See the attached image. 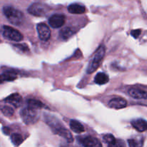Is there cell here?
Masks as SVG:
<instances>
[{
	"label": "cell",
	"instance_id": "cell-1",
	"mask_svg": "<svg viewBox=\"0 0 147 147\" xmlns=\"http://www.w3.org/2000/svg\"><path fill=\"white\" fill-rule=\"evenodd\" d=\"M45 120L46 123L51 128L53 133L65 139L69 143L73 142V137L71 133L67 129H65L64 126H63L55 118L49 116L48 114H45Z\"/></svg>",
	"mask_w": 147,
	"mask_h": 147
},
{
	"label": "cell",
	"instance_id": "cell-2",
	"mask_svg": "<svg viewBox=\"0 0 147 147\" xmlns=\"http://www.w3.org/2000/svg\"><path fill=\"white\" fill-rule=\"evenodd\" d=\"M3 13L7 20L14 25H20L22 23L24 15L20 10L11 6H5L3 8Z\"/></svg>",
	"mask_w": 147,
	"mask_h": 147
},
{
	"label": "cell",
	"instance_id": "cell-3",
	"mask_svg": "<svg viewBox=\"0 0 147 147\" xmlns=\"http://www.w3.org/2000/svg\"><path fill=\"white\" fill-rule=\"evenodd\" d=\"M105 53H106L105 47L103 45H101L98 49V50L93 55V59H91V60L89 63L87 67V73L90 74V73L96 71V69L100 66V63L103 60V57L105 55Z\"/></svg>",
	"mask_w": 147,
	"mask_h": 147
},
{
	"label": "cell",
	"instance_id": "cell-4",
	"mask_svg": "<svg viewBox=\"0 0 147 147\" xmlns=\"http://www.w3.org/2000/svg\"><path fill=\"white\" fill-rule=\"evenodd\" d=\"M20 116L24 123L27 125L34 124L39 119V115L37 111L30 107L24 108L21 110Z\"/></svg>",
	"mask_w": 147,
	"mask_h": 147
},
{
	"label": "cell",
	"instance_id": "cell-5",
	"mask_svg": "<svg viewBox=\"0 0 147 147\" xmlns=\"http://www.w3.org/2000/svg\"><path fill=\"white\" fill-rule=\"evenodd\" d=\"M49 10V7L46 4L40 2L32 4L27 9V11L30 14L36 17H42L45 15Z\"/></svg>",
	"mask_w": 147,
	"mask_h": 147
},
{
	"label": "cell",
	"instance_id": "cell-6",
	"mask_svg": "<svg viewBox=\"0 0 147 147\" xmlns=\"http://www.w3.org/2000/svg\"><path fill=\"white\" fill-rule=\"evenodd\" d=\"M3 36L4 38L14 42H20L23 39V36L18 30L9 26H3Z\"/></svg>",
	"mask_w": 147,
	"mask_h": 147
},
{
	"label": "cell",
	"instance_id": "cell-7",
	"mask_svg": "<svg viewBox=\"0 0 147 147\" xmlns=\"http://www.w3.org/2000/svg\"><path fill=\"white\" fill-rule=\"evenodd\" d=\"M79 144L82 147H102L101 143L98 139L92 136L78 137Z\"/></svg>",
	"mask_w": 147,
	"mask_h": 147
},
{
	"label": "cell",
	"instance_id": "cell-8",
	"mask_svg": "<svg viewBox=\"0 0 147 147\" xmlns=\"http://www.w3.org/2000/svg\"><path fill=\"white\" fill-rule=\"evenodd\" d=\"M65 22V16L61 14H55L49 18V24L53 28H60Z\"/></svg>",
	"mask_w": 147,
	"mask_h": 147
},
{
	"label": "cell",
	"instance_id": "cell-9",
	"mask_svg": "<svg viewBox=\"0 0 147 147\" xmlns=\"http://www.w3.org/2000/svg\"><path fill=\"white\" fill-rule=\"evenodd\" d=\"M37 30L38 32L39 37L42 41H47L50 39L51 32L48 26L44 23H40L37 25Z\"/></svg>",
	"mask_w": 147,
	"mask_h": 147
},
{
	"label": "cell",
	"instance_id": "cell-10",
	"mask_svg": "<svg viewBox=\"0 0 147 147\" xmlns=\"http://www.w3.org/2000/svg\"><path fill=\"white\" fill-rule=\"evenodd\" d=\"M4 101L13 106L14 108H19L22 103V98L19 93H14L6 98L4 99Z\"/></svg>",
	"mask_w": 147,
	"mask_h": 147
},
{
	"label": "cell",
	"instance_id": "cell-11",
	"mask_svg": "<svg viewBox=\"0 0 147 147\" xmlns=\"http://www.w3.org/2000/svg\"><path fill=\"white\" fill-rule=\"evenodd\" d=\"M127 106V101L123 98H113L109 102V106L111 109H121Z\"/></svg>",
	"mask_w": 147,
	"mask_h": 147
},
{
	"label": "cell",
	"instance_id": "cell-12",
	"mask_svg": "<svg viewBox=\"0 0 147 147\" xmlns=\"http://www.w3.org/2000/svg\"><path fill=\"white\" fill-rule=\"evenodd\" d=\"M131 124L139 132H144L147 130V121L143 119H134L131 121Z\"/></svg>",
	"mask_w": 147,
	"mask_h": 147
},
{
	"label": "cell",
	"instance_id": "cell-13",
	"mask_svg": "<svg viewBox=\"0 0 147 147\" xmlns=\"http://www.w3.org/2000/svg\"><path fill=\"white\" fill-rule=\"evenodd\" d=\"M129 94L136 99H147V92L139 88H132L129 90Z\"/></svg>",
	"mask_w": 147,
	"mask_h": 147
},
{
	"label": "cell",
	"instance_id": "cell-14",
	"mask_svg": "<svg viewBox=\"0 0 147 147\" xmlns=\"http://www.w3.org/2000/svg\"><path fill=\"white\" fill-rule=\"evenodd\" d=\"M67 10L71 14H83L86 11V7L83 4H78V3H73L68 6Z\"/></svg>",
	"mask_w": 147,
	"mask_h": 147
},
{
	"label": "cell",
	"instance_id": "cell-15",
	"mask_svg": "<svg viewBox=\"0 0 147 147\" xmlns=\"http://www.w3.org/2000/svg\"><path fill=\"white\" fill-rule=\"evenodd\" d=\"M144 138L142 136H135L131 138L128 140L129 147H143L144 146Z\"/></svg>",
	"mask_w": 147,
	"mask_h": 147
},
{
	"label": "cell",
	"instance_id": "cell-16",
	"mask_svg": "<svg viewBox=\"0 0 147 147\" xmlns=\"http://www.w3.org/2000/svg\"><path fill=\"white\" fill-rule=\"evenodd\" d=\"M17 75L14 70H6L1 74V78L2 81H13L17 79Z\"/></svg>",
	"mask_w": 147,
	"mask_h": 147
},
{
	"label": "cell",
	"instance_id": "cell-17",
	"mask_svg": "<svg viewBox=\"0 0 147 147\" xmlns=\"http://www.w3.org/2000/svg\"><path fill=\"white\" fill-rule=\"evenodd\" d=\"M70 127L73 131L77 134H80L85 131L84 126L76 120H71L70 122Z\"/></svg>",
	"mask_w": 147,
	"mask_h": 147
},
{
	"label": "cell",
	"instance_id": "cell-18",
	"mask_svg": "<svg viewBox=\"0 0 147 147\" xmlns=\"http://www.w3.org/2000/svg\"><path fill=\"white\" fill-rule=\"evenodd\" d=\"M95 83L98 85H104L106 84L109 81V78L106 73H98L95 76Z\"/></svg>",
	"mask_w": 147,
	"mask_h": 147
},
{
	"label": "cell",
	"instance_id": "cell-19",
	"mask_svg": "<svg viewBox=\"0 0 147 147\" xmlns=\"http://www.w3.org/2000/svg\"><path fill=\"white\" fill-rule=\"evenodd\" d=\"M27 105H28V107L34 109V110H36V109H40L45 106L44 105V103H42L40 100H36V99H29L27 100Z\"/></svg>",
	"mask_w": 147,
	"mask_h": 147
},
{
	"label": "cell",
	"instance_id": "cell-20",
	"mask_svg": "<svg viewBox=\"0 0 147 147\" xmlns=\"http://www.w3.org/2000/svg\"><path fill=\"white\" fill-rule=\"evenodd\" d=\"M74 34V31L70 27H65L60 32V37L63 40H67Z\"/></svg>",
	"mask_w": 147,
	"mask_h": 147
},
{
	"label": "cell",
	"instance_id": "cell-21",
	"mask_svg": "<svg viewBox=\"0 0 147 147\" xmlns=\"http://www.w3.org/2000/svg\"><path fill=\"white\" fill-rule=\"evenodd\" d=\"M11 140L12 143L14 144L15 146H20L23 142V138L21 134H12L11 136Z\"/></svg>",
	"mask_w": 147,
	"mask_h": 147
},
{
	"label": "cell",
	"instance_id": "cell-22",
	"mask_svg": "<svg viewBox=\"0 0 147 147\" xmlns=\"http://www.w3.org/2000/svg\"><path fill=\"white\" fill-rule=\"evenodd\" d=\"M1 113H2L5 116H7V117L13 116V114H14V110H13L12 108L9 107V106H3V107L1 108Z\"/></svg>",
	"mask_w": 147,
	"mask_h": 147
},
{
	"label": "cell",
	"instance_id": "cell-23",
	"mask_svg": "<svg viewBox=\"0 0 147 147\" xmlns=\"http://www.w3.org/2000/svg\"><path fill=\"white\" fill-rule=\"evenodd\" d=\"M103 142L109 145V144H112L113 142H114L116 139L112 134H106L103 136Z\"/></svg>",
	"mask_w": 147,
	"mask_h": 147
},
{
	"label": "cell",
	"instance_id": "cell-24",
	"mask_svg": "<svg viewBox=\"0 0 147 147\" xmlns=\"http://www.w3.org/2000/svg\"><path fill=\"white\" fill-rule=\"evenodd\" d=\"M108 147H126V145H125L124 142L121 139H116L114 142L109 144Z\"/></svg>",
	"mask_w": 147,
	"mask_h": 147
},
{
	"label": "cell",
	"instance_id": "cell-25",
	"mask_svg": "<svg viewBox=\"0 0 147 147\" xmlns=\"http://www.w3.org/2000/svg\"><path fill=\"white\" fill-rule=\"evenodd\" d=\"M14 46H15L17 48L20 49V50H21L22 51H23V52L29 51V49H28V47H27V45H20V44H19V45H14Z\"/></svg>",
	"mask_w": 147,
	"mask_h": 147
},
{
	"label": "cell",
	"instance_id": "cell-26",
	"mask_svg": "<svg viewBox=\"0 0 147 147\" xmlns=\"http://www.w3.org/2000/svg\"><path fill=\"white\" fill-rule=\"evenodd\" d=\"M141 32H142L141 30H132V31L131 32V35L133 37H134V38H138V37H139V35L141 34Z\"/></svg>",
	"mask_w": 147,
	"mask_h": 147
},
{
	"label": "cell",
	"instance_id": "cell-27",
	"mask_svg": "<svg viewBox=\"0 0 147 147\" xmlns=\"http://www.w3.org/2000/svg\"><path fill=\"white\" fill-rule=\"evenodd\" d=\"M2 131H3V133L4 134L9 135V133H10V129H9L7 126H4V127L2 128Z\"/></svg>",
	"mask_w": 147,
	"mask_h": 147
}]
</instances>
